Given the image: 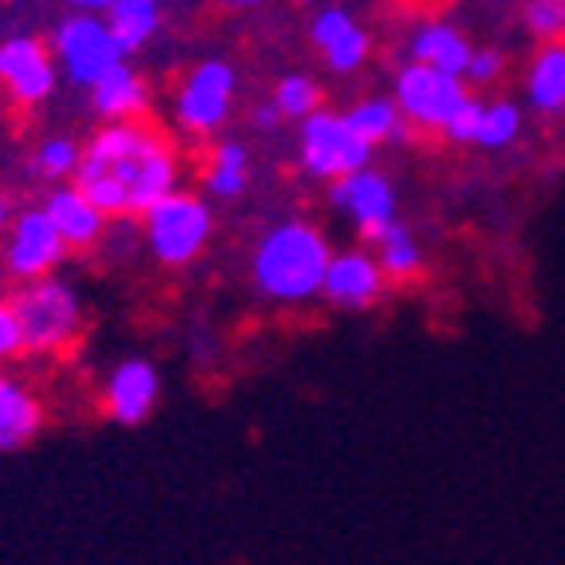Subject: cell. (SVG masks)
<instances>
[{"label": "cell", "instance_id": "1", "mask_svg": "<svg viewBox=\"0 0 565 565\" xmlns=\"http://www.w3.org/2000/svg\"><path fill=\"white\" fill-rule=\"evenodd\" d=\"M76 186L104 214H142L179 182V162L162 135L139 119H111L79 151Z\"/></svg>", "mask_w": 565, "mask_h": 565}, {"label": "cell", "instance_id": "2", "mask_svg": "<svg viewBox=\"0 0 565 565\" xmlns=\"http://www.w3.org/2000/svg\"><path fill=\"white\" fill-rule=\"evenodd\" d=\"M332 249L324 234L309 222H281L257 242L254 249V285L269 301H309L321 292L324 265Z\"/></svg>", "mask_w": 565, "mask_h": 565}, {"label": "cell", "instance_id": "3", "mask_svg": "<svg viewBox=\"0 0 565 565\" xmlns=\"http://www.w3.org/2000/svg\"><path fill=\"white\" fill-rule=\"evenodd\" d=\"M20 324V344L29 352H64L79 337L84 312L76 292L56 277H32V285L12 301Z\"/></svg>", "mask_w": 565, "mask_h": 565}, {"label": "cell", "instance_id": "4", "mask_svg": "<svg viewBox=\"0 0 565 565\" xmlns=\"http://www.w3.org/2000/svg\"><path fill=\"white\" fill-rule=\"evenodd\" d=\"M147 214V242L151 254L162 265H186L206 249L210 234H214V217L210 206L186 190H170L159 202L142 210Z\"/></svg>", "mask_w": 565, "mask_h": 565}, {"label": "cell", "instance_id": "5", "mask_svg": "<svg viewBox=\"0 0 565 565\" xmlns=\"http://www.w3.org/2000/svg\"><path fill=\"white\" fill-rule=\"evenodd\" d=\"M372 142L352 131V122L337 111H309L301 119V167L317 179H340L349 170L367 167Z\"/></svg>", "mask_w": 565, "mask_h": 565}, {"label": "cell", "instance_id": "6", "mask_svg": "<svg viewBox=\"0 0 565 565\" xmlns=\"http://www.w3.org/2000/svg\"><path fill=\"white\" fill-rule=\"evenodd\" d=\"M392 99H396L404 122L424 127V131H444V122L455 115V107L467 99V79L412 60L407 67H399Z\"/></svg>", "mask_w": 565, "mask_h": 565}, {"label": "cell", "instance_id": "7", "mask_svg": "<svg viewBox=\"0 0 565 565\" xmlns=\"http://www.w3.org/2000/svg\"><path fill=\"white\" fill-rule=\"evenodd\" d=\"M56 52H60V60H64L67 76L84 87H92L95 79L104 76L107 67H115L122 56H127L122 44L115 40L111 24L99 20V17H92V12L72 17V20L60 24L56 29Z\"/></svg>", "mask_w": 565, "mask_h": 565}, {"label": "cell", "instance_id": "8", "mask_svg": "<svg viewBox=\"0 0 565 565\" xmlns=\"http://www.w3.org/2000/svg\"><path fill=\"white\" fill-rule=\"evenodd\" d=\"M237 76L222 60H206L186 76L179 92V122L190 135H214L234 107Z\"/></svg>", "mask_w": 565, "mask_h": 565}, {"label": "cell", "instance_id": "9", "mask_svg": "<svg viewBox=\"0 0 565 565\" xmlns=\"http://www.w3.org/2000/svg\"><path fill=\"white\" fill-rule=\"evenodd\" d=\"M332 206L340 214H349L367 242H376L384 234V226L396 222V190H392V182L384 174L360 167L332 179Z\"/></svg>", "mask_w": 565, "mask_h": 565}, {"label": "cell", "instance_id": "10", "mask_svg": "<svg viewBox=\"0 0 565 565\" xmlns=\"http://www.w3.org/2000/svg\"><path fill=\"white\" fill-rule=\"evenodd\" d=\"M384 292V269L372 254L364 249H344V254H332L324 265V281H321V297L329 305L344 312H360L367 305L380 301Z\"/></svg>", "mask_w": 565, "mask_h": 565}, {"label": "cell", "instance_id": "11", "mask_svg": "<svg viewBox=\"0 0 565 565\" xmlns=\"http://www.w3.org/2000/svg\"><path fill=\"white\" fill-rule=\"evenodd\" d=\"M64 254V237L52 226L47 210H29L12 222V242H9V265L17 277H44Z\"/></svg>", "mask_w": 565, "mask_h": 565}, {"label": "cell", "instance_id": "12", "mask_svg": "<svg viewBox=\"0 0 565 565\" xmlns=\"http://www.w3.org/2000/svg\"><path fill=\"white\" fill-rule=\"evenodd\" d=\"M0 84L9 87L20 104H40L52 95V84H56L52 56L29 36L0 44Z\"/></svg>", "mask_w": 565, "mask_h": 565}, {"label": "cell", "instance_id": "13", "mask_svg": "<svg viewBox=\"0 0 565 565\" xmlns=\"http://www.w3.org/2000/svg\"><path fill=\"white\" fill-rule=\"evenodd\" d=\"M104 404L115 424H142L154 412V404H159V372H154V364H147V360H122L111 372V380H107Z\"/></svg>", "mask_w": 565, "mask_h": 565}, {"label": "cell", "instance_id": "14", "mask_svg": "<svg viewBox=\"0 0 565 565\" xmlns=\"http://www.w3.org/2000/svg\"><path fill=\"white\" fill-rule=\"evenodd\" d=\"M312 44L324 52L332 72H356L367 60V32L344 9H324L312 20Z\"/></svg>", "mask_w": 565, "mask_h": 565}, {"label": "cell", "instance_id": "15", "mask_svg": "<svg viewBox=\"0 0 565 565\" xmlns=\"http://www.w3.org/2000/svg\"><path fill=\"white\" fill-rule=\"evenodd\" d=\"M92 104L104 119H139L151 104V92H147L139 72H131V64L119 60L92 84Z\"/></svg>", "mask_w": 565, "mask_h": 565}, {"label": "cell", "instance_id": "16", "mask_svg": "<svg viewBox=\"0 0 565 565\" xmlns=\"http://www.w3.org/2000/svg\"><path fill=\"white\" fill-rule=\"evenodd\" d=\"M44 210H47V217H52V226L60 230V237H64V245H92L95 237L104 234L107 214L95 206L79 186L56 190Z\"/></svg>", "mask_w": 565, "mask_h": 565}, {"label": "cell", "instance_id": "17", "mask_svg": "<svg viewBox=\"0 0 565 565\" xmlns=\"http://www.w3.org/2000/svg\"><path fill=\"white\" fill-rule=\"evenodd\" d=\"M471 52L475 47L467 44V36H462L459 29H451V24H444V20H427V24H419V29L412 32L415 64H431V67H439V72L462 76V67H467Z\"/></svg>", "mask_w": 565, "mask_h": 565}, {"label": "cell", "instance_id": "18", "mask_svg": "<svg viewBox=\"0 0 565 565\" xmlns=\"http://www.w3.org/2000/svg\"><path fill=\"white\" fill-rule=\"evenodd\" d=\"M530 104L542 115L565 111V40H546L526 76Z\"/></svg>", "mask_w": 565, "mask_h": 565}, {"label": "cell", "instance_id": "19", "mask_svg": "<svg viewBox=\"0 0 565 565\" xmlns=\"http://www.w3.org/2000/svg\"><path fill=\"white\" fill-rule=\"evenodd\" d=\"M36 431H40V404L17 380H0V451H17Z\"/></svg>", "mask_w": 565, "mask_h": 565}, {"label": "cell", "instance_id": "20", "mask_svg": "<svg viewBox=\"0 0 565 565\" xmlns=\"http://www.w3.org/2000/svg\"><path fill=\"white\" fill-rule=\"evenodd\" d=\"M159 0H115L107 9V24H111L115 40L122 52H135L159 32Z\"/></svg>", "mask_w": 565, "mask_h": 565}, {"label": "cell", "instance_id": "21", "mask_svg": "<svg viewBox=\"0 0 565 565\" xmlns=\"http://www.w3.org/2000/svg\"><path fill=\"white\" fill-rule=\"evenodd\" d=\"M245 182H249V154H245V147L234 139L217 142L214 154H210V162H206V190L214 194V199L230 202L242 194Z\"/></svg>", "mask_w": 565, "mask_h": 565}, {"label": "cell", "instance_id": "22", "mask_svg": "<svg viewBox=\"0 0 565 565\" xmlns=\"http://www.w3.org/2000/svg\"><path fill=\"white\" fill-rule=\"evenodd\" d=\"M372 245H376L380 269H384V277H392V281H412V277L419 274V265H424V249H419V242H415L399 222L384 226V234Z\"/></svg>", "mask_w": 565, "mask_h": 565}, {"label": "cell", "instance_id": "23", "mask_svg": "<svg viewBox=\"0 0 565 565\" xmlns=\"http://www.w3.org/2000/svg\"><path fill=\"white\" fill-rule=\"evenodd\" d=\"M344 119L352 122V131L360 139H367L372 147L387 139H399L404 135V115H399L396 99H384V95H372V99H360L352 111H344Z\"/></svg>", "mask_w": 565, "mask_h": 565}, {"label": "cell", "instance_id": "24", "mask_svg": "<svg viewBox=\"0 0 565 565\" xmlns=\"http://www.w3.org/2000/svg\"><path fill=\"white\" fill-rule=\"evenodd\" d=\"M522 131V111L507 99H494V104L482 107V127H479V142L475 147H487V151H502L510 142L519 139Z\"/></svg>", "mask_w": 565, "mask_h": 565}, {"label": "cell", "instance_id": "25", "mask_svg": "<svg viewBox=\"0 0 565 565\" xmlns=\"http://www.w3.org/2000/svg\"><path fill=\"white\" fill-rule=\"evenodd\" d=\"M274 104L281 107L285 119H305L309 111L321 107V87H317V79L297 76V72H292V76H285L281 84H277Z\"/></svg>", "mask_w": 565, "mask_h": 565}, {"label": "cell", "instance_id": "26", "mask_svg": "<svg viewBox=\"0 0 565 565\" xmlns=\"http://www.w3.org/2000/svg\"><path fill=\"white\" fill-rule=\"evenodd\" d=\"M522 20L534 40H565V0H526Z\"/></svg>", "mask_w": 565, "mask_h": 565}, {"label": "cell", "instance_id": "27", "mask_svg": "<svg viewBox=\"0 0 565 565\" xmlns=\"http://www.w3.org/2000/svg\"><path fill=\"white\" fill-rule=\"evenodd\" d=\"M79 162V147L72 139H47L36 154V167L44 170L47 179H67Z\"/></svg>", "mask_w": 565, "mask_h": 565}, {"label": "cell", "instance_id": "28", "mask_svg": "<svg viewBox=\"0 0 565 565\" xmlns=\"http://www.w3.org/2000/svg\"><path fill=\"white\" fill-rule=\"evenodd\" d=\"M482 99H462L459 107H455V115L444 122V135L451 142H479V127H482Z\"/></svg>", "mask_w": 565, "mask_h": 565}, {"label": "cell", "instance_id": "29", "mask_svg": "<svg viewBox=\"0 0 565 565\" xmlns=\"http://www.w3.org/2000/svg\"><path fill=\"white\" fill-rule=\"evenodd\" d=\"M499 76H502V56L494 52V47L471 52V60H467V67H462V79H471V84H494Z\"/></svg>", "mask_w": 565, "mask_h": 565}, {"label": "cell", "instance_id": "30", "mask_svg": "<svg viewBox=\"0 0 565 565\" xmlns=\"http://www.w3.org/2000/svg\"><path fill=\"white\" fill-rule=\"evenodd\" d=\"M20 324H17V312L12 305H0V360H9L12 352H20Z\"/></svg>", "mask_w": 565, "mask_h": 565}, {"label": "cell", "instance_id": "31", "mask_svg": "<svg viewBox=\"0 0 565 565\" xmlns=\"http://www.w3.org/2000/svg\"><path fill=\"white\" fill-rule=\"evenodd\" d=\"M281 119H285V115H281V107H277L274 99H269V104H262V107L254 111V127H262V131H274V127H277Z\"/></svg>", "mask_w": 565, "mask_h": 565}, {"label": "cell", "instance_id": "32", "mask_svg": "<svg viewBox=\"0 0 565 565\" xmlns=\"http://www.w3.org/2000/svg\"><path fill=\"white\" fill-rule=\"evenodd\" d=\"M9 222H12V202L0 194V230H9Z\"/></svg>", "mask_w": 565, "mask_h": 565}, {"label": "cell", "instance_id": "33", "mask_svg": "<svg viewBox=\"0 0 565 565\" xmlns=\"http://www.w3.org/2000/svg\"><path fill=\"white\" fill-rule=\"evenodd\" d=\"M72 4H79V9H99V12H107L115 4V0H72Z\"/></svg>", "mask_w": 565, "mask_h": 565}, {"label": "cell", "instance_id": "34", "mask_svg": "<svg viewBox=\"0 0 565 565\" xmlns=\"http://www.w3.org/2000/svg\"><path fill=\"white\" fill-rule=\"evenodd\" d=\"M222 4H234V9H249V4H265V0H222Z\"/></svg>", "mask_w": 565, "mask_h": 565}]
</instances>
